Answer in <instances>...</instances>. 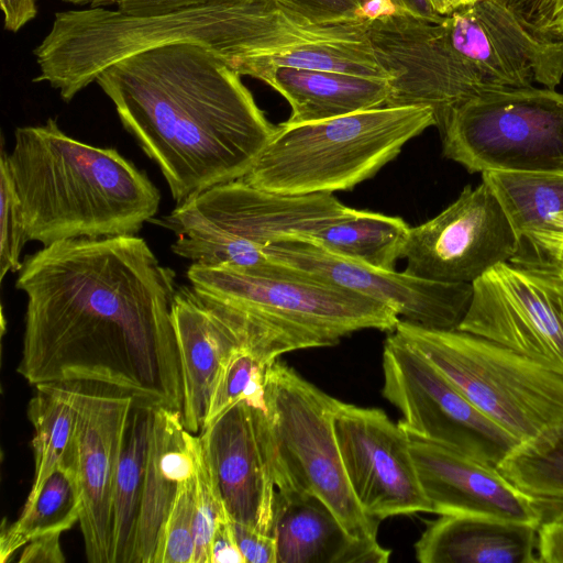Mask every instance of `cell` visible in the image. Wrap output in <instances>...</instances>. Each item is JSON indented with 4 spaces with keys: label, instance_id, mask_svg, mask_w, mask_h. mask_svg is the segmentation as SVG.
Instances as JSON below:
<instances>
[{
    "label": "cell",
    "instance_id": "52a82bcc",
    "mask_svg": "<svg viewBox=\"0 0 563 563\" xmlns=\"http://www.w3.org/2000/svg\"><path fill=\"white\" fill-rule=\"evenodd\" d=\"M340 400L278 358L266 373L265 440L276 489L313 495L356 539L377 540L350 486L333 429Z\"/></svg>",
    "mask_w": 563,
    "mask_h": 563
},
{
    "label": "cell",
    "instance_id": "3957f363",
    "mask_svg": "<svg viewBox=\"0 0 563 563\" xmlns=\"http://www.w3.org/2000/svg\"><path fill=\"white\" fill-rule=\"evenodd\" d=\"M29 241L136 235L157 213L161 194L113 147L63 132L56 120L16 128L7 154Z\"/></svg>",
    "mask_w": 563,
    "mask_h": 563
},
{
    "label": "cell",
    "instance_id": "9a60e30c",
    "mask_svg": "<svg viewBox=\"0 0 563 563\" xmlns=\"http://www.w3.org/2000/svg\"><path fill=\"white\" fill-rule=\"evenodd\" d=\"M265 251L282 265L366 296L393 309L400 319L431 329L457 330L472 298V284L440 283L377 268L305 240L280 239Z\"/></svg>",
    "mask_w": 563,
    "mask_h": 563
},
{
    "label": "cell",
    "instance_id": "4316f807",
    "mask_svg": "<svg viewBox=\"0 0 563 563\" xmlns=\"http://www.w3.org/2000/svg\"><path fill=\"white\" fill-rule=\"evenodd\" d=\"M134 400L112 497L111 563H132L154 409Z\"/></svg>",
    "mask_w": 563,
    "mask_h": 563
},
{
    "label": "cell",
    "instance_id": "ee69618b",
    "mask_svg": "<svg viewBox=\"0 0 563 563\" xmlns=\"http://www.w3.org/2000/svg\"><path fill=\"white\" fill-rule=\"evenodd\" d=\"M540 9L549 27L563 36V0H541Z\"/></svg>",
    "mask_w": 563,
    "mask_h": 563
},
{
    "label": "cell",
    "instance_id": "f35d334b",
    "mask_svg": "<svg viewBox=\"0 0 563 563\" xmlns=\"http://www.w3.org/2000/svg\"><path fill=\"white\" fill-rule=\"evenodd\" d=\"M59 533L38 537L27 542L19 558L20 563H63L65 556Z\"/></svg>",
    "mask_w": 563,
    "mask_h": 563
},
{
    "label": "cell",
    "instance_id": "4fadbf2b",
    "mask_svg": "<svg viewBox=\"0 0 563 563\" xmlns=\"http://www.w3.org/2000/svg\"><path fill=\"white\" fill-rule=\"evenodd\" d=\"M518 239L498 199L482 181L466 186L434 218L410 227L401 258L404 272L440 283L472 284L499 263L509 262Z\"/></svg>",
    "mask_w": 563,
    "mask_h": 563
},
{
    "label": "cell",
    "instance_id": "7bdbcfd3",
    "mask_svg": "<svg viewBox=\"0 0 563 563\" xmlns=\"http://www.w3.org/2000/svg\"><path fill=\"white\" fill-rule=\"evenodd\" d=\"M395 13H397V10L391 0H365L361 2L358 18L373 21Z\"/></svg>",
    "mask_w": 563,
    "mask_h": 563
},
{
    "label": "cell",
    "instance_id": "cb8c5ba5",
    "mask_svg": "<svg viewBox=\"0 0 563 563\" xmlns=\"http://www.w3.org/2000/svg\"><path fill=\"white\" fill-rule=\"evenodd\" d=\"M538 526L471 515H440L415 543L421 563H536Z\"/></svg>",
    "mask_w": 563,
    "mask_h": 563
},
{
    "label": "cell",
    "instance_id": "8992f818",
    "mask_svg": "<svg viewBox=\"0 0 563 563\" xmlns=\"http://www.w3.org/2000/svg\"><path fill=\"white\" fill-rule=\"evenodd\" d=\"M393 331L520 443L563 426V375L461 330L431 329L400 319Z\"/></svg>",
    "mask_w": 563,
    "mask_h": 563
},
{
    "label": "cell",
    "instance_id": "f546056e",
    "mask_svg": "<svg viewBox=\"0 0 563 563\" xmlns=\"http://www.w3.org/2000/svg\"><path fill=\"white\" fill-rule=\"evenodd\" d=\"M497 470L531 497L563 501V426L520 443Z\"/></svg>",
    "mask_w": 563,
    "mask_h": 563
},
{
    "label": "cell",
    "instance_id": "5bb4252c",
    "mask_svg": "<svg viewBox=\"0 0 563 563\" xmlns=\"http://www.w3.org/2000/svg\"><path fill=\"white\" fill-rule=\"evenodd\" d=\"M333 429L353 494L364 512L388 517L432 512L405 428L378 408L339 401Z\"/></svg>",
    "mask_w": 563,
    "mask_h": 563
},
{
    "label": "cell",
    "instance_id": "7402d4cb",
    "mask_svg": "<svg viewBox=\"0 0 563 563\" xmlns=\"http://www.w3.org/2000/svg\"><path fill=\"white\" fill-rule=\"evenodd\" d=\"M517 239L511 264L534 269L563 241V170L485 172Z\"/></svg>",
    "mask_w": 563,
    "mask_h": 563
},
{
    "label": "cell",
    "instance_id": "d6986e66",
    "mask_svg": "<svg viewBox=\"0 0 563 563\" xmlns=\"http://www.w3.org/2000/svg\"><path fill=\"white\" fill-rule=\"evenodd\" d=\"M199 434L231 520L272 536L276 486L265 409L242 400Z\"/></svg>",
    "mask_w": 563,
    "mask_h": 563
},
{
    "label": "cell",
    "instance_id": "7c38bea8",
    "mask_svg": "<svg viewBox=\"0 0 563 563\" xmlns=\"http://www.w3.org/2000/svg\"><path fill=\"white\" fill-rule=\"evenodd\" d=\"M457 330L507 346L563 375V282L510 262L472 283Z\"/></svg>",
    "mask_w": 563,
    "mask_h": 563
},
{
    "label": "cell",
    "instance_id": "60d3db41",
    "mask_svg": "<svg viewBox=\"0 0 563 563\" xmlns=\"http://www.w3.org/2000/svg\"><path fill=\"white\" fill-rule=\"evenodd\" d=\"M4 16V29L16 33L32 21L36 14L35 0H0Z\"/></svg>",
    "mask_w": 563,
    "mask_h": 563
},
{
    "label": "cell",
    "instance_id": "6da1fadb",
    "mask_svg": "<svg viewBox=\"0 0 563 563\" xmlns=\"http://www.w3.org/2000/svg\"><path fill=\"white\" fill-rule=\"evenodd\" d=\"M15 287L26 296L16 371L31 385L102 383L181 411L175 274L143 238L45 245L25 257Z\"/></svg>",
    "mask_w": 563,
    "mask_h": 563
},
{
    "label": "cell",
    "instance_id": "ab89813d",
    "mask_svg": "<svg viewBox=\"0 0 563 563\" xmlns=\"http://www.w3.org/2000/svg\"><path fill=\"white\" fill-rule=\"evenodd\" d=\"M211 563H245L231 519L222 520L216 527L211 544Z\"/></svg>",
    "mask_w": 563,
    "mask_h": 563
},
{
    "label": "cell",
    "instance_id": "2e32d148",
    "mask_svg": "<svg viewBox=\"0 0 563 563\" xmlns=\"http://www.w3.org/2000/svg\"><path fill=\"white\" fill-rule=\"evenodd\" d=\"M79 520L90 563H111L112 497L125 429L135 398L102 383L75 382Z\"/></svg>",
    "mask_w": 563,
    "mask_h": 563
},
{
    "label": "cell",
    "instance_id": "83f0119b",
    "mask_svg": "<svg viewBox=\"0 0 563 563\" xmlns=\"http://www.w3.org/2000/svg\"><path fill=\"white\" fill-rule=\"evenodd\" d=\"M410 227L400 217L354 209L329 222L305 240L345 258L383 269H394L401 258Z\"/></svg>",
    "mask_w": 563,
    "mask_h": 563
},
{
    "label": "cell",
    "instance_id": "44dd1931",
    "mask_svg": "<svg viewBox=\"0 0 563 563\" xmlns=\"http://www.w3.org/2000/svg\"><path fill=\"white\" fill-rule=\"evenodd\" d=\"M272 536L277 563H386L390 550L353 538L318 497L276 489Z\"/></svg>",
    "mask_w": 563,
    "mask_h": 563
},
{
    "label": "cell",
    "instance_id": "1f68e13d",
    "mask_svg": "<svg viewBox=\"0 0 563 563\" xmlns=\"http://www.w3.org/2000/svg\"><path fill=\"white\" fill-rule=\"evenodd\" d=\"M195 459V556L194 563H211V544L217 525L231 519L199 433L192 434Z\"/></svg>",
    "mask_w": 563,
    "mask_h": 563
},
{
    "label": "cell",
    "instance_id": "5b68a950",
    "mask_svg": "<svg viewBox=\"0 0 563 563\" xmlns=\"http://www.w3.org/2000/svg\"><path fill=\"white\" fill-rule=\"evenodd\" d=\"M432 125V109L420 106L378 107L301 124L283 122L242 179L282 195L350 190Z\"/></svg>",
    "mask_w": 563,
    "mask_h": 563
},
{
    "label": "cell",
    "instance_id": "b9f144b4",
    "mask_svg": "<svg viewBox=\"0 0 563 563\" xmlns=\"http://www.w3.org/2000/svg\"><path fill=\"white\" fill-rule=\"evenodd\" d=\"M397 13L408 14L429 22L439 23L444 15L439 14L430 0H391Z\"/></svg>",
    "mask_w": 563,
    "mask_h": 563
},
{
    "label": "cell",
    "instance_id": "bcb514c9",
    "mask_svg": "<svg viewBox=\"0 0 563 563\" xmlns=\"http://www.w3.org/2000/svg\"><path fill=\"white\" fill-rule=\"evenodd\" d=\"M532 503L539 512L540 523L553 519H563V501L532 497Z\"/></svg>",
    "mask_w": 563,
    "mask_h": 563
},
{
    "label": "cell",
    "instance_id": "f1b7e54d",
    "mask_svg": "<svg viewBox=\"0 0 563 563\" xmlns=\"http://www.w3.org/2000/svg\"><path fill=\"white\" fill-rule=\"evenodd\" d=\"M82 497L77 473L59 468L44 483L36 499L23 507L13 522L2 523L0 562L10 561L19 549L38 537L59 533L79 522Z\"/></svg>",
    "mask_w": 563,
    "mask_h": 563
},
{
    "label": "cell",
    "instance_id": "d590c367",
    "mask_svg": "<svg viewBox=\"0 0 563 563\" xmlns=\"http://www.w3.org/2000/svg\"><path fill=\"white\" fill-rule=\"evenodd\" d=\"M318 22L360 19V0H273Z\"/></svg>",
    "mask_w": 563,
    "mask_h": 563
},
{
    "label": "cell",
    "instance_id": "8d00e7d4",
    "mask_svg": "<svg viewBox=\"0 0 563 563\" xmlns=\"http://www.w3.org/2000/svg\"><path fill=\"white\" fill-rule=\"evenodd\" d=\"M238 545L245 563H277L276 542L273 536L232 521Z\"/></svg>",
    "mask_w": 563,
    "mask_h": 563
},
{
    "label": "cell",
    "instance_id": "7a4b0ae2",
    "mask_svg": "<svg viewBox=\"0 0 563 563\" xmlns=\"http://www.w3.org/2000/svg\"><path fill=\"white\" fill-rule=\"evenodd\" d=\"M96 82L177 203L242 178L277 130L241 75L196 43L137 52L108 66Z\"/></svg>",
    "mask_w": 563,
    "mask_h": 563
},
{
    "label": "cell",
    "instance_id": "836d02e7",
    "mask_svg": "<svg viewBox=\"0 0 563 563\" xmlns=\"http://www.w3.org/2000/svg\"><path fill=\"white\" fill-rule=\"evenodd\" d=\"M0 280L2 282L8 273L20 272L22 268L21 252L29 241L4 150L1 151L0 158Z\"/></svg>",
    "mask_w": 563,
    "mask_h": 563
},
{
    "label": "cell",
    "instance_id": "d4e9b609",
    "mask_svg": "<svg viewBox=\"0 0 563 563\" xmlns=\"http://www.w3.org/2000/svg\"><path fill=\"white\" fill-rule=\"evenodd\" d=\"M290 104L286 124H301L384 107L388 79L335 70L283 67L267 84Z\"/></svg>",
    "mask_w": 563,
    "mask_h": 563
},
{
    "label": "cell",
    "instance_id": "ac0fdd59",
    "mask_svg": "<svg viewBox=\"0 0 563 563\" xmlns=\"http://www.w3.org/2000/svg\"><path fill=\"white\" fill-rule=\"evenodd\" d=\"M367 33L390 76L384 107H429L441 131L450 112L468 98L439 23L395 13L367 21Z\"/></svg>",
    "mask_w": 563,
    "mask_h": 563
},
{
    "label": "cell",
    "instance_id": "4dcf8cb0",
    "mask_svg": "<svg viewBox=\"0 0 563 563\" xmlns=\"http://www.w3.org/2000/svg\"><path fill=\"white\" fill-rule=\"evenodd\" d=\"M268 367L250 347L241 345L234 349L216 376L202 430L242 400L265 409Z\"/></svg>",
    "mask_w": 563,
    "mask_h": 563
},
{
    "label": "cell",
    "instance_id": "484cf974",
    "mask_svg": "<svg viewBox=\"0 0 563 563\" xmlns=\"http://www.w3.org/2000/svg\"><path fill=\"white\" fill-rule=\"evenodd\" d=\"M33 427L34 477L23 507L30 506L57 470L77 473V402L75 382L35 386L26 410Z\"/></svg>",
    "mask_w": 563,
    "mask_h": 563
},
{
    "label": "cell",
    "instance_id": "30bf717a",
    "mask_svg": "<svg viewBox=\"0 0 563 563\" xmlns=\"http://www.w3.org/2000/svg\"><path fill=\"white\" fill-rule=\"evenodd\" d=\"M440 133L443 155L470 173L563 170V93L486 90L455 107Z\"/></svg>",
    "mask_w": 563,
    "mask_h": 563
},
{
    "label": "cell",
    "instance_id": "c3c4849f",
    "mask_svg": "<svg viewBox=\"0 0 563 563\" xmlns=\"http://www.w3.org/2000/svg\"><path fill=\"white\" fill-rule=\"evenodd\" d=\"M361 2L365 1V0H360Z\"/></svg>",
    "mask_w": 563,
    "mask_h": 563
},
{
    "label": "cell",
    "instance_id": "d6a6232c",
    "mask_svg": "<svg viewBox=\"0 0 563 563\" xmlns=\"http://www.w3.org/2000/svg\"><path fill=\"white\" fill-rule=\"evenodd\" d=\"M195 483L194 476L179 486L162 526L153 563H194Z\"/></svg>",
    "mask_w": 563,
    "mask_h": 563
},
{
    "label": "cell",
    "instance_id": "74e56055",
    "mask_svg": "<svg viewBox=\"0 0 563 563\" xmlns=\"http://www.w3.org/2000/svg\"><path fill=\"white\" fill-rule=\"evenodd\" d=\"M537 558L541 563H563V519L548 520L539 525Z\"/></svg>",
    "mask_w": 563,
    "mask_h": 563
},
{
    "label": "cell",
    "instance_id": "8fae6325",
    "mask_svg": "<svg viewBox=\"0 0 563 563\" xmlns=\"http://www.w3.org/2000/svg\"><path fill=\"white\" fill-rule=\"evenodd\" d=\"M383 396L410 433L497 467L519 444L394 331L383 351Z\"/></svg>",
    "mask_w": 563,
    "mask_h": 563
},
{
    "label": "cell",
    "instance_id": "9c48e42d",
    "mask_svg": "<svg viewBox=\"0 0 563 563\" xmlns=\"http://www.w3.org/2000/svg\"><path fill=\"white\" fill-rule=\"evenodd\" d=\"M540 1L476 0L439 22L468 99L492 89L561 84L563 36L547 24Z\"/></svg>",
    "mask_w": 563,
    "mask_h": 563
},
{
    "label": "cell",
    "instance_id": "7dc6e473",
    "mask_svg": "<svg viewBox=\"0 0 563 563\" xmlns=\"http://www.w3.org/2000/svg\"><path fill=\"white\" fill-rule=\"evenodd\" d=\"M475 1L476 0H430L435 11L441 15H446Z\"/></svg>",
    "mask_w": 563,
    "mask_h": 563
},
{
    "label": "cell",
    "instance_id": "603a6c76",
    "mask_svg": "<svg viewBox=\"0 0 563 563\" xmlns=\"http://www.w3.org/2000/svg\"><path fill=\"white\" fill-rule=\"evenodd\" d=\"M181 411L154 409L132 563H153L162 526L181 483L195 473L192 439Z\"/></svg>",
    "mask_w": 563,
    "mask_h": 563
},
{
    "label": "cell",
    "instance_id": "ba28073f",
    "mask_svg": "<svg viewBox=\"0 0 563 563\" xmlns=\"http://www.w3.org/2000/svg\"><path fill=\"white\" fill-rule=\"evenodd\" d=\"M291 269L290 275H262L192 263L187 277L197 294L265 323L286 353L331 346L364 329L390 332L400 320L384 303Z\"/></svg>",
    "mask_w": 563,
    "mask_h": 563
},
{
    "label": "cell",
    "instance_id": "f6af8a7d",
    "mask_svg": "<svg viewBox=\"0 0 563 563\" xmlns=\"http://www.w3.org/2000/svg\"><path fill=\"white\" fill-rule=\"evenodd\" d=\"M563 282V241L534 269Z\"/></svg>",
    "mask_w": 563,
    "mask_h": 563
},
{
    "label": "cell",
    "instance_id": "277c9868",
    "mask_svg": "<svg viewBox=\"0 0 563 563\" xmlns=\"http://www.w3.org/2000/svg\"><path fill=\"white\" fill-rule=\"evenodd\" d=\"M353 210L330 192L282 195L240 178L190 196L157 222L176 235L173 252L192 263L290 275L266 246L285 238L302 239Z\"/></svg>",
    "mask_w": 563,
    "mask_h": 563
},
{
    "label": "cell",
    "instance_id": "ffe728a7",
    "mask_svg": "<svg viewBox=\"0 0 563 563\" xmlns=\"http://www.w3.org/2000/svg\"><path fill=\"white\" fill-rule=\"evenodd\" d=\"M408 434L418 477L432 514L482 516L539 527L540 516L532 497L511 484L497 467Z\"/></svg>",
    "mask_w": 563,
    "mask_h": 563
},
{
    "label": "cell",
    "instance_id": "e0dca14e",
    "mask_svg": "<svg viewBox=\"0 0 563 563\" xmlns=\"http://www.w3.org/2000/svg\"><path fill=\"white\" fill-rule=\"evenodd\" d=\"M172 314L183 379L181 418L185 428L197 434L203 428L212 386L227 356L245 345L267 360L269 340L255 318L192 288H177Z\"/></svg>",
    "mask_w": 563,
    "mask_h": 563
},
{
    "label": "cell",
    "instance_id": "e575fe53",
    "mask_svg": "<svg viewBox=\"0 0 563 563\" xmlns=\"http://www.w3.org/2000/svg\"><path fill=\"white\" fill-rule=\"evenodd\" d=\"M78 7L108 8L115 5L123 14L132 16H153L170 11L203 4L214 0H62Z\"/></svg>",
    "mask_w": 563,
    "mask_h": 563
}]
</instances>
